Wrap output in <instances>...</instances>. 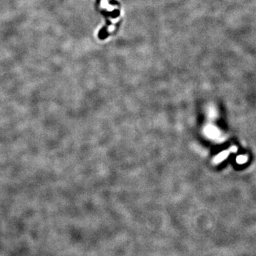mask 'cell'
Listing matches in <instances>:
<instances>
[]
</instances>
